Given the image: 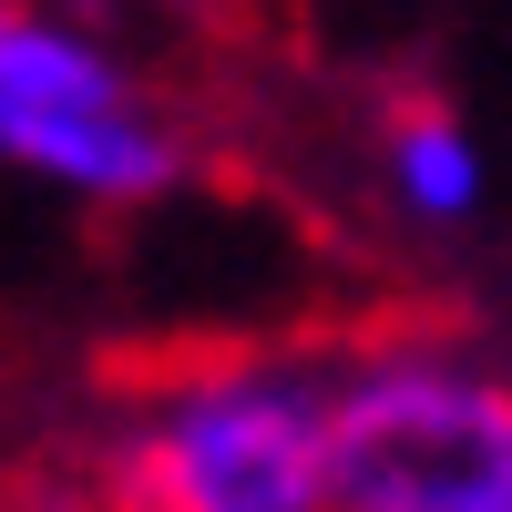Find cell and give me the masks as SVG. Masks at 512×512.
<instances>
[{
    "instance_id": "cell-1",
    "label": "cell",
    "mask_w": 512,
    "mask_h": 512,
    "mask_svg": "<svg viewBox=\"0 0 512 512\" xmlns=\"http://www.w3.org/2000/svg\"><path fill=\"white\" fill-rule=\"evenodd\" d=\"M113 512H338V359L205 349L154 369L103 431Z\"/></svg>"
},
{
    "instance_id": "cell-2",
    "label": "cell",
    "mask_w": 512,
    "mask_h": 512,
    "mask_svg": "<svg viewBox=\"0 0 512 512\" xmlns=\"http://www.w3.org/2000/svg\"><path fill=\"white\" fill-rule=\"evenodd\" d=\"M185 123L123 41L72 0H0V175L72 205H154L185 185Z\"/></svg>"
},
{
    "instance_id": "cell-3",
    "label": "cell",
    "mask_w": 512,
    "mask_h": 512,
    "mask_svg": "<svg viewBox=\"0 0 512 512\" xmlns=\"http://www.w3.org/2000/svg\"><path fill=\"white\" fill-rule=\"evenodd\" d=\"M338 512H512V369L441 328L338 349Z\"/></svg>"
},
{
    "instance_id": "cell-4",
    "label": "cell",
    "mask_w": 512,
    "mask_h": 512,
    "mask_svg": "<svg viewBox=\"0 0 512 512\" xmlns=\"http://www.w3.org/2000/svg\"><path fill=\"white\" fill-rule=\"evenodd\" d=\"M379 195H390L400 226L461 236V226H482V205H492V154H482V134L451 103H400L379 123Z\"/></svg>"
},
{
    "instance_id": "cell-5",
    "label": "cell",
    "mask_w": 512,
    "mask_h": 512,
    "mask_svg": "<svg viewBox=\"0 0 512 512\" xmlns=\"http://www.w3.org/2000/svg\"><path fill=\"white\" fill-rule=\"evenodd\" d=\"M154 11H216V0H154Z\"/></svg>"
}]
</instances>
